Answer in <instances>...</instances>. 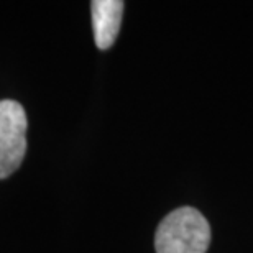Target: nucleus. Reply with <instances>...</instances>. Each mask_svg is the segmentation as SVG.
<instances>
[{"instance_id": "1", "label": "nucleus", "mask_w": 253, "mask_h": 253, "mask_svg": "<svg viewBox=\"0 0 253 253\" xmlns=\"http://www.w3.org/2000/svg\"><path fill=\"white\" fill-rule=\"evenodd\" d=\"M211 225L194 207H179L161 220L155 235L156 253H206Z\"/></svg>"}, {"instance_id": "2", "label": "nucleus", "mask_w": 253, "mask_h": 253, "mask_svg": "<svg viewBox=\"0 0 253 253\" xmlns=\"http://www.w3.org/2000/svg\"><path fill=\"white\" fill-rule=\"evenodd\" d=\"M27 112L15 100H0V179L20 168L27 153Z\"/></svg>"}, {"instance_id": "3", "label": "nucleus", "mask_w": 253, "mask_h": 253, "mask_svg": "<svg viewBox=\"0 0 253 253\" xmlns=\"http://www.w3.org/2000/svg\"><path fill=\"white\" fill-rule=\"evenodd\" d=\"M125 3L120 0H94L90 3L94 40L99 49H109L119 37Z\"/></svg>"}]
</instances>
